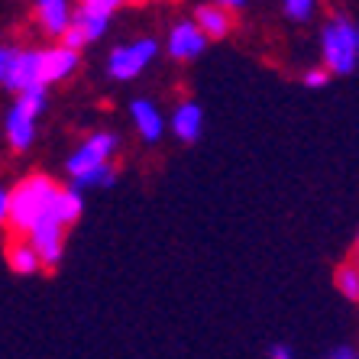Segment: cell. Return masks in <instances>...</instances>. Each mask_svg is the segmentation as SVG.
<instances>
[{
    "label": "cell",
    "instance_id": "cell-1",
    "mask_svg": "<svg viewBox=\"0 0 359 359\" xmlns=\"http://www.w3.org/2000/svg\"><path fill=\"white\" fill-rule=\"evenodd\" d=\"M320 55L334 75H350L359 62V26L346 17H330L320 29Z\"/></svg>",
    "mask_w": 359,
    "mask_h": 359
},
{
    "label": "cell",
    "instance_id": "cell-2",
    "mask_svg": "<svg viewBox=\"0 0 359 359\" xmlns=\"http://www.w3.org/2000/svg\"><path fill=\"white\" fill-rule=\"evenodd\" d=\"M0 84L7 91H23L33 84H46L42 78V49H0Z\"/></svg>",
    "mask_w": 359,
    "mask_h": 359
},
{
    "label": "cell",
    "instance_id": "cell-3",
    "mask_svg": "<svg viewBox=\"0 0 359 359\" xmlns=\"http://www.w3.org/2000/svg\"><path fill=\"white\" fill-rule=\"evenodd\" d=\"M55 191H59V188H55L49 178H42V175L26 178L17 191H13V208H10L7 224H13L17 230H29V226L36 224V217L49 208V201L55 198Z\"/></svg>",
    "mask_w": 359,
    "mask_h": 359
},
{
    "label": "cell",
    "instance_id": "cell-4",
    "mask_svg": "<svg viewBox=\"0 0 359 359\" xmlns=\"http://www.w3.org/2000/svg\"><path fill=\"white\" fill-rule=\"evenodd\" d=\"M62 226H65V220H62L59 208H55V198H52L49 208L42 210L39 217H36V224L26 230V233H29V243L39 250L42 266H55V262L62 259Z\"/></svg>",
    "mask_w": 359,
    "mask_h": 359
},
{
    "label": "cell",
    "instance_id": "cell-5",
    "mask_svg": "<svg viewBox=\"0 0 359 359\" xmlns=\"http://www.w3.org/2000/svg\"><path fill=\"white\" fill-rule=\"evenodd\" d=\"M156 52H159V42L156 39H136V42H126V46H117L107 59L110 78H117V81H130V78H136L142 68L152 62Z\"/></svg>",
    "mask_w": 359,
    "mask_h": 359
},
{
    "label": "cell",
    "instance_id": "cell-6",
    "mask_svg": "<svg viewBox=\"0 0 359 359\" xmlns=\"http://www.w3.org/2000/svg\"><path fill=\"white\" fill-rule=\"evenodd\" d=\"M117 152V136L114 133H94L91 140H84L72 159H68V175H78V172H88L94 165H104L110 162V156Z\"/></svg>",
    "mask_w": 359,
    "mask_h": 359
},
{
    "label": "cell",
    "instance_id": "cell-7",
    "mask_svg": "<svg viewBox=\"0 0 359 359\" xmlns=\"http://www.w3.org/2000/svg\"><path fill=\"white\" fill-rule=\"evenodd\" d=\"M210 36L198 26V20H184V23H175L172 33H168V55L178 62H191L198 59L201 52L208 49Z\"/></svg>",
    "mask_w": 359,
    "mask_h": 359
},
{
    "label": "cell",
    "instance_id": "cell-8",
    "mask_svg": "<svg viewBox=\"0 0 359 359\" xmlns=\"http://www.w3.org/2000/svg\"><path fill=\"white\" fill-rule=\"evenodd\" d=\"M36 117H39V114L26 107L20 97H17V104L7 110L4 130H7V140H10V146H13L17 152L29 149V142H33V136H36Z\"/></svg>",
    "mask_w": 359,
    "mask_h": 359
},
{
    "label": "cell",
    "instance_id": "cell-9",
    "mask_svg": "<svg viewBox=\"0 0 359 359\" xmlns=\"http://www.w3.org/2000/svg\"><path fill=\"white\" fill-rule=\"evenodd\" d=\"M36 23L49 36H65L68 26L75 23V10L68 0H36Z\"/></svg>",
    "mask_w": 359,
    "mask_h": 359
},
{
    "label": "cell",
    "instance_id": "cell-10",
    "mask_svg": "<svg viewBox=\"0 0 359 359\" xmlns=\"http://www.w3.org/2000/svg\"><path fill=\"white\" fill-rule=\"evenodd\" d=\"M78 65V52L68 49L65 42L55 46V49H42V78L49 81H62L65 75H72Z\"/></svg>",
    "mask_w": 359,
    "mask_h": 359
},
{
    "label": "cell",
    "instance_id": "cell-11",
    "mask_svg": "<svg viewBox=\"0 0 359 359\" xmlns=\"http://www.w3.org/2000/svg\"><path fill=\"white\" fill-rule=\"evenodd\" d=\"M230 13H233V10L214 0V4H204V7H198L194 20H198V26L210 36V39H224V36L233 29V17H230Z\"/></svg>",
    "mask_w": 359,
    "mask_h": 359
},
{
    "label": "cell",
    "instance_id": "cell-12",
    "mask_svg": "<svg viewBox=\"0 0 359 359\" xmlns=\"http://www.w3.org/2000/svg\"><path fill=\"white\" fill-rule=\"evenodd\" d=\"M201 126H204V110H201L194 100H184L182 107H175V114H172V130H175L178 140L194 142L201 136Z\"/></svg>",
    "mask_w": 359,
    "mask_h": 359
},
{
    "label": "cell",
    "instance_id": "cell-13",
    "mask_svg": "<svg viewBox=\"0 0 359 359\" xmlns=\"http://www.w3.org/2000/svg\"><path fill=\"white\" fill-rule=\"evenodd\" d=\"M130 114H133V123H136V130H140L142 140L156 142L162 136L165 123H162V114L156 110V104H152V100H133Z\"/></svg>",
    "mask_w": 359,
    "mask_h": 359
},
{
    "label": "cell",
    "instance_id": "cell-14",
    "mask_svg": "<svg viewBox=\"0 0 359 359\" xmlns=\"http://www.w3.org/2000/svg\"><path fill=\"white\" fill-rule=\"evenodd\" d=\"M75 26H81L84 36L88 39H100V36L107 33L110 26V10H100V7H91V4H81V7L75 10Z\"/></svg>",
    "mask_w": 359,
    "mask_h": 359
},
{
    "label": "cell",
    "instance_id": "cell-15",
    "mask_svg": "<svg viewBox=\"0 0 359 359\" xmlns=\"http://www.w3.org/2000/svg\"><path fill=\"white\" fill-rule=\"evenodd\" d=\"M39 266H42V256L33 243H17V246H10V269H13V272L33 276Z\"/></svg>",
    "mask_w": 359,
    "mask_h": 359
},
{
    "label": "cell",
    "instance_id": "cell-16",
    "mask_svg": "<svg viewBox=\"0 0 359 359\" xmlns=\"http://www.w3.org/2000/svg\"><path fill=\"white\" fill-rule=\"evenodd\" d=\"M114 178H117V172H114V165L110 162H104V165H94L88 168V172H78V175H72V188H97V184H114Z\"/></svg>",
    "mask_w": 359,
    "mask_h": 359
},
{
    "label": "cell",
    "instance_id": "cell-17",
    "mask_svg": "<svg viewBox=\"0 0 359 359\" xmlns=\"http://www.w3.org/2000/svg\"><path fill=\"white\" fill-rule=\"evenodd\" d=\"M337 288L350 301H359V262L356 266H340L337 269Z\"/></svg>",
    "mask_w": 359,
    "mask_h": 359
},
{
    "label": "cell",
    "instance_id": "cell-18",
    "mask_svg": "<svg viewBox=\"0 0 359 359\" xmlns=\"http://www.w3.org/2000/svg\"><path fill=\"white\" fill-rule=\"evenodd\" d=\"M314 4H318V0H282L285 13H288L292 20H298V23L311 20V13H314Z\"/></svg>",
    "mask_w": 359,
    "mask_h": 359
},
{
    "label": "cell",
    "instance_id": "cell-19",
    "mask_svg": "<svg viewBox=\"0 0 359 359\" xmlns=\"http://www.w3.org/2000/svg\"><path fill=\"white\" fill-rule=\"evenodd\" d=\"M62 42H65V46H68V49H84V46H88V42H91V39H88V36H84V29H81V26H75V23H72V26H68V33L65 36H62Z\"/></svg>",
    "mask_w": 359,
    "mask_h": 359
},
{
    "label": "cell",
    "instance_id": "cell-20",
    "mask_svg": "<svg viewBox=\"0 0 359 359\" xmlns=\"http://www.w3.org/2000/svg\"><path fill=\"white\" fill-rule=\"evenodd\" d=\"M330 81V68H308V72H304V84H308V88H324V84Z\"/></svg>",
    "mask_w": 359,
    "mask_h": 359
},
{
    "label": "cell",
    "instance_id": "cell-21",
    "mask_svg": "<svg viewBox=\"0 0 359 359\" xmlns=\"http://www.w3.org/2000/svg\"><path fill=\"white\" fill-rule=\"evenodd\" d=\"M81 4H91V7H100V10H110V13H114V10L130 4V0H81Z\"/></svg>",
    "mask_w": 359,
    "mask_h": 359
},
{
    "label": "cell",
    "instance_id": "cell-22",
    "mask_svg": "<svg viewBox=\"0 0 359 359\" xmlns=\"http://www.w3.org/2000/svg\"><path fill=\"white\" fill-rule=\"evenodd\" d=\"M327 359H359V356H356V350H350V346H337Z\"/></svg>",
    "mask_w": 359,
    "mask_h": 359
},
{
    "label": "cell",
    "instance_id": "cell-23",
    "mask_svg": "<svg viewBox=\"0 0 359 359\" xmlns=\"http://www.w3.org/2000/svg\"><path fill=\"white\" fill-rule=\"evenodd\" d=\"M269 359H294V356H292V350H288V346H282V343H278V346H272Z\"/></svg>",
    "mask_w": 359,
    "mask_h": 359
},
{
    "label": "cell",
    "instance_id": "cell-24",
    "mask_svg": "<svg viewBox=\"0 0 359 359\" xmlns=\"http://www.w3.org/2000/svg\"><path fill=\"white\" fill-rule=\"evenodd\" d=\"M217 4H224V7H230V10H240V7H246V0H217Z\"/></svg>",
    "mask_w": 359,
    "mask_h": 359
},
{
    "label": "cell",
    "instance_id": "cell-25",
    "mask_svg": "<svg viewBox=\"0 0 359 359\" xmlns=\"http://www.w3.org/2000/svg\"><path fill=\"white\" fill-rule=\"evenodd\" d=\"M356 259H359V240H356Z\"/></svg>",
    "mask_w": 359,
    "mask_h": 359
}]
</instances>
